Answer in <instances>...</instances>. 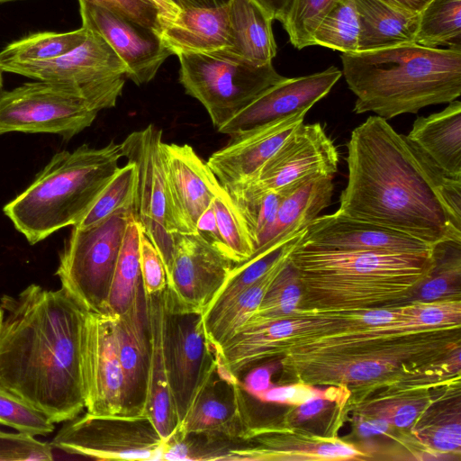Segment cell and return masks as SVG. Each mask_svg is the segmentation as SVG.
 <instances>
[{
	"label": "cell",
	"instance_id": "d4e9b609",
	"mask_svg": "<svg viewBox=\"0 0 461 461\" xmlns=\"http://www.w3.org/2000/svg\"><path fill=\"white\" fill-rule=\"evenodd\" d=\"M405 139L442 176L461 181V103H448L442 111L420 116Z\"/></svg>",
	"mask_w": 461,
	"mask_h": 461
},
{
	"label": "cell",
	"instance_id": "277c9868",
	"mask_svg": "<svg viewBox=\"0 0 461 461\" xmlns=\"http://www.w3.org/2000/svg\"><path fill=\"white\" fill-rule=\"evenodd\" d=\"M289 262L302 286L297 310L352 311L407 303L431 268L432 252L324 249L299 242Z\"/></svg>",
	"mask_w": 461,
	"mask_h": 461
},
{
	"label": "cell",
	"instance_id": "be15d7a7",
	"mask_svg": "<svg viewBox=\"0 0 461 461\" xmlns=\"http://www.w3.org/2000/svg\"><path fill=\"white\" fill-rule=\"evenodd\" d=\"M2 87V71L0 70V90Z\"/></svg>",
	"mask_w": 461,
	"mask_h": 461
},
{
	"label": "cell",
	"instance_id": "74e56055",
	"mask_svg": "<svg viewBox=\"0 0 461 461\" xmlns=\"http://www.w3.org/2000/svg\"><path fill=\"white\" fill-rule=\"evenodd\" d=\"M431 387L386 392L358 406L357 413L359 417L384 420L393 427L409 428L435 401L429 391Z\"/></svg>",
	"mask_w": 461,
	"mask_h": 461
},
{
	"label": "cell",
	"instance_id": "cb8c5ba5",
	"mask_svg": "<svg viewBox=\"0 0 461 461\" xmlns=\"http://www.w3.org/2000/svg\"><path fill=\"white\" fill-rule=\"evenodd\" d=\"M310 109L230 136L206 164L219 183L230 185L252 179L285 140L303 123Z\"/></svg>",
	"mask_w": 461,
	"mask_h": 461
},
{
	"label": "cell",
	"instance_id": "db71d44e",
	"mask_svg": "<svg viewBox=\"0 0 461 461\" xmlns=\"http://www.w3.org/2000/svg\"><path fill=\"white\" fill-rule=\"evenodd\" d=\"M196 232L210 244L228 257L224 244L221 238L213 207L211 204L198 218ZM229 258V257H228Z\"/></svg>",
	"mask_w": 461,
	"mask_h": 461
},
{
	"label": "cell",
	"instance_id": "5bb4252c",
	"mask_svg": "<svg viewBox=\"0 0 461 461\" xmlns=\"http://www.w3.org/2000/svg\"><path fill=\"white\" fill-rule=\"evenodd\" d=\"M173 235L175 253L167 300L176 309L203 314L237 264L197 232Z\"/></svg>",
	"mask_w": 461,
	"mask_h": 461
},
{
	"label": "cell",
	"instance_id": "ffe728a7",
	"mask_svg": "<svg viewBox=\"0 0 461 461\" xmlns=\"http://www.w3.org/2000/svg\"><path fill=\"white\" fill-rule=\"evenodd\" d=\"M249 447L228 448L223 460H362L368 456L337 437H324L285 426H249Z\"/></svg>",
	"mask_w": 461,
	"mask_h": 461
},
{
	"label": "cell",
	"instance_id": "681fc988",
	"mask_svg": "<svg viewBox=\"0 0 461 461\" xmlns=\"http://www.w3.org/2000/svg\"><path fill=\"white\" fill-rule=\"evenodd\" d=\"M125 19L144 26L157 34L160 30L159 7L152 0H87Z\"/></svg>",
	"mask_w": 461,
	"mask_h": 461
},
{
	"label": "cell",
	"instance_id": "f1b7e54d",
	"mask_svg": "<svg viewBox=\"0 0 461 461\" xmlns=\"http://www.w3.org/2000/svg\"><path fill=\"white\" fill-rule=\"evenodd\" d=\"M230 48L225 51L256 66L272 63L276 44L271 16L255 0L229 3Z\"/></svg>",
	"mask_w": 461,
	"mask_h": 461
},
{
	"label": "cell",
	"instance_id": "ee69618b",
	"mask_svg": "<svg viewBox=\"0 0 461 461\" xmlns=\"http://www.w3.org/2000/svg\"><path fill=\"white\" fill-rule=\"evenodd\" d=\"M399 321L406 330L461 325V300L448 298L401 304Z\"/></svg>",
	"mask_w": 461,
	"mask_h": 461
},
{
	"label": "cell",
	"instance_id": "83f0119b",
	"mask_svg": "<svg viewBox=\"0 0 461 461\" xmlns=\"http://www.w3.org/2000/svg\"><path fill=\"white\" fill-rule=\"evenodd\" d=\"M164 291L148 295L151 354L145 415L160 438L167 442L177 432L179 421L167 381L163 354L161 326Z\"/></svg>",
	"mask_w": 461,
	"mask_h": 461
},
{
	"label": "cell",
	"instance_id": "7402d4cb",
	"mask_svg": "<svg viewBox=\"0 0 461 461\" xmlns=\"http://www.w3.org/2000/svg\"><path fill=\"white\" fill-rule=\"evenodd\" d=\"M341 76L342 72L331 66L321 72L285 77L262 92L218 131L232 136L300 110L311 109L330 93Z\"/></svg>",
	"mask_w": 461,
	"mask_h": 461
},
{
	"label": "cell",
	"instance_id": "680465c9",
	"mask_svg": "<svg viewBox=\"0 0 461 461\" xmlns=\"http://www.w3.org/2000/svg\"><path fill=\"white\" fill-rule=\"evenodd\" d=\"M403 12L419 14L431 0H382Z\"/></svg>",
	"mask_w": 461,
	"mask_h": 461
},
{
	"label": "cell",
	"instance_id": "52a82bcc",
	"mask_svg": "<svg viewBox=\"0 0 461 461\" xmlns=\"http://www.w3.org/2000/svg\"><path fill=\"white\" fill-rule=\"evenodd\" d=\"M133 206L122 208L84 228L73 226L59 255L56 275L88 312L105 313L116 263Z\"/></svg>",
	"mask_w": 461,
	"mask_h": 461
},
{
	"label": "cell",
	"instance_id": "f546056e",
	"mask_svg": "<svg viewBox=\"0 0 461 461\" xmlns=\"http://www.w3.org/2000/svg\"><path fill=\"white\" fill-rule=\"evenodd\" d=\"M354 1L359 23L357 52L415 43L419 14L382 0Z\"/></svg>",
	"mask_w": 461,
	"mask_h": 461
},
{
	"label": "cell",
	"instance_id": "44dd1931",
	"mask_svg": "<svg viewBox=\"0 0 461 461\" xmlns=\"http://www.w3.org/2000/svg\"><path fill=\"white\" fill-rule=\"evenodd\" d=\"M239 378L217 367L195 397L176 434L207 441L244 439L249 427Z\"/></svg>",
	"mask_w": 461,
	"mask_h": 461
},
{
	"label": "cell",
	"instance_id": "f5cc1de1",
	"mask_svg": "<svg viewBox=\"0 0 461 461\" xmlns=\"http://www.w3.org/2000/svg\"><path fill=\"white\" fill-rule=\"evenodd\" d=\"M274 360L253 368L245 378L244 384H242L243 388L256 398L273 385L271 376L274 372L281 367L279 358Z\"/></svg>",
	"mask_w": 461,
	"mask_h": 461
},
{
	"label": "cell",
	"instance_id": "d590c367",
	"mask_svg": "<svg viewBox=\"0 0 461 461\" xmlns=\"http://www.w3.org/2000/svg\"><path fill=\"white\" fill-rule=\"evenodd\" d=\"M84 26L68 32H38L13 41L0 51V70L9 66L42 62L59 58L80 45L86 38Z\"/></svg>",
	"mask_w": 461,
	"mask_h": 461
},
{
	"label": "cell",
	"instance_id": "2e32d148",
	"mask_svg": "<svg viewBox=\"0 0 461 461\" xmlns=\"http://www.w3.org/2000/svg\"><path fill=\"white\" fill-rule=\"evenodd\" d=\"M82 377L86 412L121 416L123 374L108 314L87 312L81 345Z\"/></svg>",
	"mask_w": 461,
	"mask_h": 461
},
{
	"label": "cell",
	"instance_id": "b9f144b4",
	"mask_svg": "<svg viewBox=\"0 0 461 461\" xmlns=\"http://www.w3.org/2000/svg\"><path fill=\"white\" fill-rule=\"evenodd\" d=\"M301 297L300 280L288 259L248 321H276L291 318L299 306Z\"/></svg>",
	"mask_w": 461,
	"mask_h": 461
},
{
	"label": "cell",
	"instance_id": "d6986e66",
	"mask_svg": "<svg viewBox=\"0 0 461 461\" xmlns=\"http://www.w3.org/2000/svg\"><path fill=\"white\" fill-rule=\"evenodd\" d=\"M113 332L123 374L121 416L143 417L146 411L151 354L149 298L143 284L131 304L122 314L113 316Z\"/></svg>",
	"mask_w": 461,
	"mask_h": 461
},
{
	"label": "cell",
	"instance_id": "ac0fdd59",
	"mask_svg": "<svg viewBox=\"0 0 461 461\" xmlns=\"http://www.w3.org/2000/svg\"><path fill=\"white\" fill-rule=\"evenodd\" d=\"M82 26L98 33L124 63L126 77L149 83L171 52L158 35L87 0H78Z\"/></svg>",
	"mask_w": 461,
	"mask_h": 461
},
{
	"label": "cell",
	"instance_id": "9c48e42d",
	"mask_svg": "<svg viewBox=\"0 0 461 461\" xmlns=\"http://www.w3.org/2000/svg\"><path fill=\"white\" fill-rule=\"evenodd\" d=\"M76 88L37 80L0 94V135L13 131L54 133L68 140L97 116Z\"/></svg>",
	"mask_w": 461,
	"mask_h": 461
},
{
	"label": "cell",
	"instance_id": "d6a6232c",
	"mask_svg": "<svg viewBox=\"0 0 461 461\" xmlns=\"http://www.w3.org/2000/svg\"><path fill=\"white\" fill-rule=\"evenodd\" d=\"M303 230L286 238L266 244L257 249L248 260L235 265L225 283L203 314L204 325L211 323L236 296L259 279L278 259L285 245L300 235Z\"/></svg>",
	"mask_w": 461,
	"mask_h": 461
},
{
	"label": "cell",
	"instance_id": "7dc6e473",
	"mask_svg": "<svg viewBox=\"0 0 461 461\" xmlns=\"http://www.w3.org/2000/svg\"><path fill=\"white\" fill-rule=\"evenodd\" d=\"M350 392L340 386L319 385L295 382L280 386L272 385L257 398L262 402L286 405H298L318 396H330L347 401Z\"/></svg>",
	"mask_w": 461,
	"mask_h": 461
},
{
	"label": "cell",
	"instance_id": "bcb514c9",
	"mask_svg": "<svg viewBox=\"0 0 461 461\" xmlns=\"http://www.w3.org/2000/svg\"><path fill=\"white\" fill-rule=\"evenodd\" d=\"M337 0H294L283 23L290 43L297 50L312 46V34Z\"/></svg>",
	"mask_w": 461,
	"mask_h": 461
},
{
	"label": "cell",
	"instance_id": "8fae6325",
	"mask_svg": "<svg viewBox=\"0 0 461 461\" xmlns=\"http://www.w3.org/2000/svg\"><path fill=\"white\" fill-rule=\"evenodd\" d=\"M161 328L167 381L180 426L216 368L215 347L203 313L172 307L165 291Z\"/></svg>",
	"mask_w": 461,
	"mask_h": 461
},
{
	"label": "cell",
	"instance_id": "4dcf8cb0",
	"mask_svg": "<svg viewBox=\"0 0 461 461\" xmlns=\"http://www.w3.org/2000/svg\"><path fill=\"white\" fill-rule=\"evenodd\" d=\"M332 178H311L293 190L281 194L275 219L261 237L257 249L270 241L302 230L314 220L330 203L334 190Z\"/></svg>",
	"mask_w": 461,
	"mask_h": 461
},
{
	"label": "cell",
	"instance_id": "11a10c76",
	"mask_svg": "<svg viewBox=\"0 0 461 461\" xmlns=\"http://www.w3.org/2000/svg\"><path fill=\"white\" fill-rule=\"evenodd\" d=\"M392 425L377 418L359 417L357 423V431L362 437H370L387 433Z\"/></svg>",
	"mask_w": 461,
	"mask_h": 461
},
{
	"label": "cell",
	"instance_id": "91938a15",
	"mask_svg": "<svg viewBox=\"0 0 461 461\" xmlns=\"http://www.w3.org/2000/svg\"><path fill=\"white\" fill-rule=\"evenodd\" d=\"M160 9L163 19L172 20L179 10L169 0H152Z\"/></svg>",
	"mask_w": 461,
	"mask_h": 461
},
{
	"label": "cell",
	"instance_id": "f907efd6",
	"mask_svg": "<svg viewBox=\"0 0 461 461\" xmlns=\"http://www.w3.org/2000/svg\"><path fill=\"white\" fill-rule=\"evenodd\" d=\"M140 264L146 294L163 292L167 286L165 265L153 243L143 233L140 241Z\"/></svg>",
	"mask_w": 461,
	"mask_h": 461
},
{
	"label": "cell",
	"instance_id": "8992f818",
	"mask_svg": "<svg viewBox=\"0 0 461 461\" xmlns=\"http://www.w3.org/2000/svg\"><path fill=\"white\" fill-rule=\"evenodd\" d=\"M121 143L83 144L55 154L33 182L4 207L5 214L32 245L76 226L120 168Z\"/></svg>",
	"mask_w": 461,
	"mask_h": 461
},
{
	"label": "cell",
	"instance_id": "484cf974",
	"mask_svg": "<svg viewBox=\"0 0 461 461\" xmlns=\"http://www.w3.org/2000/svg\"><path fill=\"white\" fill-rule=\"evenodd\" d=\"M308 317L294 313L276 321H247L230 338L215 347L217 361L233 376L255 364L276 358L280 344L308 324Z\"/></svg>",
	"mask_w": 461,
	"mask_h": 461
},
{
	"label": "cell",
	"instance_id": "60d3db41",
	"mask_svg": "<svg viewBox=\"0 0 461 461\" xmlns=\"http://www.w3.org/2000/svg\"><path fill=\"white\" fill-rule=\"evenodd\" d=\"M212 205L228 257L236 264L248 260L255 252L254 243L241 216L221 185L216 191Z\"/></svg>",
	"mask_w": 461,
	"mask_h": 461
},
{
	"label": "cell",
	"instance_id": "1f68e13d",
	"mask_svg": "<svg viewBox=\"0 0 461 461\" xmlns=\"http://www.w3.org/2000/svg\"><path fill=\"white\" fill-rule=\"evenodd\" d=\"M304 230L285 245L278 259L259 279L236 296L211 323L205 325L209 339L214 346L230 338L255 314L267 289L300 242Z\"/></svg>",
	"mask_w": 461,
	"mask_h": 461
},
{
	"label": "cell",
	"instance_id": "c3c4849f",
	"mask_svg": "<svg viewBox=\"0 0 461 461\" xmlns=\"http://www.w3.org/2000/svg\"><path fill=\"white\" fill-rule=\"evenodd\" d=\"M53 447L25 433H11L0 429V461L52 460Z\"/></svg>",
	"mask_w": 461,
	"mask_h": 461
},
{
	"label": "cell",
	"instance_id": "836d02e7",
	"mask_svg": "<svg viewBox=\"0 0 461 461\" xmlns=\"http://www.w3.org/2000/svg\"><path fill=\"white\" fill-rule=\"evenodd\" d=\"M141 235L140 223L134 217L131 218L127 225L114 269L104 314L117 316L123 313L142 285L140 264Z\"/></svg>",
	"mask_w": 461,
	"mask_h": 461
},
{
	"label": "cell",
	"instance_id": "8d00e7d4",
	"mask_svg": "<svg viewBox=\"0 0 461 461\" xmlns=\"http://www.w3.org/2000/svg\"><path fill=\"white\" fill-rule=\"evenodd\" d=\"M223 188L241 216L256 250L261 237L275 219L282 194L254 180L226 185Z\"/></svg>",
	"mask_w": 461,
	"mask_h": 461
},
{
	"label": "cell",
	"instance_id": "ba28073f",
	"mask_svg": "<svg viewBox=\"0 0 461 461\" xmlns=\"http://www.w3.org/2000/svg\"><path fill=\"white\" fill-rule=\"evenodd\" d=\"M179 82L198 100L218 130L271 86L285 78L272 63L256 66L225 50L183 53Z\"/></svg>",
	"mask_w": 461,
	"mask_h": 461
},
{
	"label": "cell",
	"instance_id": "4316f807",
	"mask_svg": "<svg viewBox=\"0 0 461 461\" xmlns=\"http://www.w3.org/2000/svg\"><path fill=\"white\" fill-rule=\"evenodd\" d=\"M158 35L172 55L228 50L230 48L229 4L180 10L172 20L161 19Z\"/></svg>",
	"mask_w": 461,
	"mask_h": 461
},
{
	"label": "cell",
	"instance_id": "9f6ffc18",
	"mask_svg": "<svg viewBox=\"0 0 461 461\" xmlns=\"http://www.w3.org/2000/svg\"><path fill=\"white\" fill-rule=\"evenodd\" d=\"M273 20L282 24L286 20L294 0H255Z\"/></svg>",
	"mask_w": 461,
	"mask_h": 461
},
{
	"label": "cell",
	"instance_id": "816d5d0a",
	"mask_svg": "<svg viewBox=\"0 0 461 461\" xmlns=\"http://www.w3.org/2000/svg\"><path fill=\"white\" fill-rule=\"evenodd\" d=\"M341 403H346V401L330 396H318L301 404L292 405L284 416L283 426L301 429L310 421H316L326 416L328 411L340 407Z\"/></svg>",
	"mask_w": 461,
	"mask_h": 461
},
{
	"label": "cell",
	"instance_id": "e575fe53",
	"mask_svg": "<svg viewBox=\"0 0 461 461\" xmlns=\"http://www.w3.org/2000/svg\"><path fill=\"white\" fill-rule=\"evenodd\" d=\"M419 418L412 434L421 445L435 453L460 454V400L439 403L438 395Z\"/></svg>",
	"mask_w": 461,
	"mask_h": 461
},
{
	"label": "cell",
	"instance_id": "5b68a950",
	"mask_svg": "<svg viewBox=\"0 0 461 461\" xmlns=\"http://www.w3.org/2000/svg\"><path fill=\"white\" fill-rule=\"evenodd\" d=\"M342 74L357 99L353 112L385 120L448 104L461 95V50L416 43L341 53Z\"/></svg>",
	"mask_w": 461,
	"mask_h": 461
},
{
	"label": "cell",
	"instance_id": "7a4b0ae2",
	"mask_svg": "<svg viewBox=\"0 0 461 461\" xmlns=\"http://www.w3.org/2000/svg\"><path fill=\"white\" fill-rule=\"evenodd\" d=\"M0 388L20 397L53 423L85 408L81 345L87 310L65 288L32 284L4 295Z\"/></svg>",
	"mask_w": 461,
	"mask_h": 461
},
{
	"label": "cell",
	"instance_id": "7bdbcfd3",
	"mask_svg": "<svg viewBox=\"0 0 461 461\" xmlns=\"http://www.w3.org/2000/svg\"><path fill=\"white\" fill-rule=\"evenodd\" d=\"M136 167L131 162L120 167L96 202L76 227L90 226L111 213L133 206Z\"/></svg>",
	"mask_w": 461,
	"mask_h": 461
},
{
	"label": "cell",
	"instance_id": "7c38bea8",
	"mask_svg": "<svg viewBox=\"0 0 461 461\" xmlns=\"http://www.w3.org/2000/svg\"><path fill=\"white\" fill-rule=\"evenodd\" d=\"M53 448L98 460L162 459L166 442L143 417L85 413L66 421L50 443Z\"/></svg>",
	"mask_w": 461,
	"mask_h": 461
},
{
	"label": "cell",
	"instance_id": "6da1fadb",
	"mask_svg": "<svg viewBox=\"0 0 461 461\" xmlns=\"http://www.w3.org/2000/svg\"><path fill=\"white\" fill-rule=\"evenodd\" d=\"M347 148L348 182L337 212L431 246L461 240V181L438 174L387 120L369 116Z\"/></svg>",
	"mask_w": 461,
	"mask_h": 461
},
{
	"label": "cell",
	"instance_id": "6f0895ef",
	"mask_svg": "<svg viewBox=\"0 0 461 461\" xmlns=\"http://www.w3.org/2000/svg\"><path fill=\"white\" fill-rule=\"evenodd\" d=\"M179 11L188 8H213L226 5L230 0H169Z\"/></svg>",
	"mask_w": 461,
	"mask_h": 461
},
{
	"label": "cell",
	"instance_id": "4fadbf2b",
	"mask_svg": "<svg viewBox=\"0 0 461 461\" xmlns=\"http://www.w3.org/2000/svg\"><path fill=\"white\" fill-rule=\"evenodd\" d=\"M162 142V131L149 124L130 133L121 149L122 157L136 167L134 218L159 253L167 276L173 265L175 241L169 231Z\"/></svg>",
	"mask_w": 461,
	"mask_h": 461
},
{
	"label": "cell",
	"instance_id": "94428289",
	"mask_svg": "<svg viewBox=\"0 0 461 461\" xmlns=\"http://www.w3.org/2000/svg\"><path fill=\"white\" fill-rule=\"evenodd\" d=\"M3 320H4V311L2 310V308L0 306V330H1L2 323H3Z\"/></svg>",
	"mask_w": 461,
	"mask_h": 461
},
{
	"label": "cell",
	"instance_id": "6125c7cd",
	"mask_svg": "<svg viewBox=\"0 0 461 461\" xmlns=\"http://www.w3.org/2000/svg\"><path fill=\"white\" fill-rule=\"evenodd\" d=\"M12 1H18V0H0V4H4V3H7V2H12Z\"/></svg>",
	"mask_w": 461,
	"mask_h": 461
},
{
	"label": "cell",
	"instance_id": "30bf717a",
	"mask_svg": "<svg viewBox=\"0 0 461 461\" xmlns=\"http://www.w3.org/2000/svg\"><path fill=\"white\" fill-rule=\"evenodd\" d=\"M87 31L80 45L59 58L12 65L3 72L68 85L79 91L97 112L113 108L122 95L127 69L98 33Z\"/></svg>",
	"mask_w": 461,
	"mask_h": 461
},
{
	"label": "cell",
	"instance_id": "ab89813d",
	"mask_svg": "<svg viewBox=\"0 0 461 461\" xmlns=\"http://www.w3.org/2000/svg\"><path fill=\"white\" fill-rule=\"evenodd\" d=\"M359 23L354 0H337L312 34L313 45L357 52Z\"/></svg>",
	"mask_w": 461,
	"mask_h": 461
},
{
	"label": "cell",
	"instance_id": "e0dca14e",
	"mask_svg": "<svg viewBox=\"0 0 461 461\" xmlns=\"http://www.w3.org/2000/svg\"><path fill=\"white\" fill-rule=\"evenodd\" d=\"M338 165L337 148L322 125L303 123L250 180L285 194L308 179L333 177Z\"/></svg>",
	"mask_w": 461,
	"mask_h": 461
},
{
	"label": "cell",
	"instance_id": "603a6c76",
	"mask_svg": "<svg viewBox=\"0 0 461 461\" xmlns=\"http://www.w3.org/2000/svg\"><path fill=\"white\" fill-rule=\"evenodd\" d=\"M302 245L324 249L427 254L433 246L383 225L344 216L337 212L317 216L305 228Z\"/></svg>",
	"mask_w": 461,
	"mask_h": 461
},
{
	"label": "cell",
	"instance_id": "f6af8a7d",
	"mask_svg": "<svg viewBox=\"0 0 461 461\" xmlns=\"http://www.w3.org/2000/svg\"><path fill=\"white\" fill-rule=\"evenodd\" d=\"M0 424L33 437L48 436L54 423L20 397L0 388Z\"/></svg>",
	"mask_w": 461,
	"mask_h": 461
},
{
	"label": "cell",
	"instance_id": "3957f363",
	"mask_svg": "<svg viewBox=\"0 0 461 461\" xmlns=\"http://www.w3.org/2000/svg\"><path fill=\"white\" fill-rule=\"evenodd\" d=\"M460 326L405 330L396 322L315 337L305 355L281 357L286 376L357 391L434 386L460 374Z\"/></svg>",
	"mask_w": 461,
	"mask_h": 461
},
{
	"label": "cell",
	"instance_id": "9a60e30c",
	"mask_svg": "<svg viewBox=\"0 0 461 461\" xmlns=\"http://www.w3.org/2000/svg\"><path fill=\"white\" fill-rule=\"evenodd\" d=\"M161 154L169 231L195 233L221 184L192 146L162 142Z\"/></svg>",
	"mask_w": 461,
	"mask_h": 461
},
{
	"label": "cell",
	"instance_id": "f35d334b",
	"mask_svg": "<svg viewBox=\"0 0 461 461\" xmlns=\"http://www.w3.org/2000/svg\"><path fill=\"white\" fill-rule=\"evenodd\" d=\"M415 43L461 50V0H431L419 14Z\"/></svg>",
	"mask_w": 461,
	"mask_h": 461
}]
</instances>
